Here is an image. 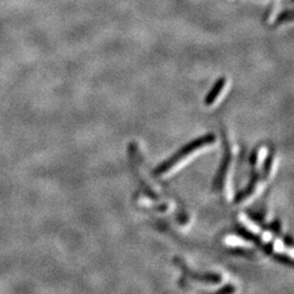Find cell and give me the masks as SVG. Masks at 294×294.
I'll use <instances>...</instances> for the list:
<instances>
[{"instance_id": "cell-2", "label": "cell", "mask_w": 294, "mask_h": 294, "mask_svg": "<svg viewBox=\"0 0 294 294\" xmlns=\"http://www.w3.org/2000/svg\"><path fill=\"white\" fill-rule=\"evenodd\" d=\"M225 85H226V79L225 78L219 79L214 84L213 88L210 89V91L207 94V96L205 97V100H204L205 105H207V106L213 105L215 103V100L218 98L219 94L222 93V90L224 89Z\"/></svg>"}, {"instance_id": "cell-1", "label": "cell", "mask_w": 294, "mask_h": 294, "mask_svg": "<svg viewBox=\"0 0 294 294\" xmlns=\"http://www.w3.org/2000/svg\"><path fill=\"white\" fill-rule=\"evenodd\" d=\"M215 142V135L214 134H206L204 136L199 137V139H196L194 141H192L191 143H188L187 145H185L182 147L181 150H179L176 154L172 155L170 158H168L167 160H164L163 162H161L159 166L154 170V173L156 176H160V174L166 173L169 169H171L173 166L176 164L183 158H186L187 156H189L191 153L195 152L196 150L200 149L205 145L211 144Z\"/></svg>"}]
</instances>
